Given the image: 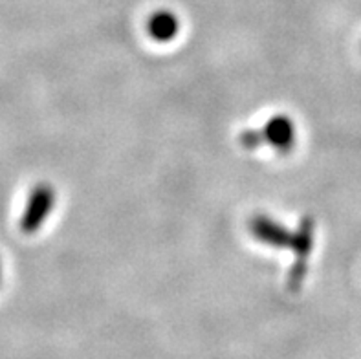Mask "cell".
<instances>
[{
	"mask_svg": "<svg viewBox=\"0 0 361 359\" xmlns=\"http://www.w3.org/2000/svg\"><path fill=\"white\" fill-rule=\"evenodd\" d=\"M0 273H2V269H0Z\"/></svg>",
	"mask_w": 361,
	"mask_h": 359,
	"instance_id": "7a4b0ae2",
	"label": "cell"
},
{
	"mask_svg": "<svg viewBox=\"0 0 361 359\" xmlns=\"http://www.w3.org/2000/svg\"><path fill=\"white\" fill-rule=\"evenodd\" d=\"M50 200H51V196L46 187H39L37 191H33L32 198H30V202H27L26 213H24V219H23L24 231L33 233L39 226H41L46 213H48V207H50Z\"/></svg>",
	"mask_w": 361,
	"mask_h": 359,
	"instance_id": "6da1fadb",
	"label": "cell"
}]
</instances>
